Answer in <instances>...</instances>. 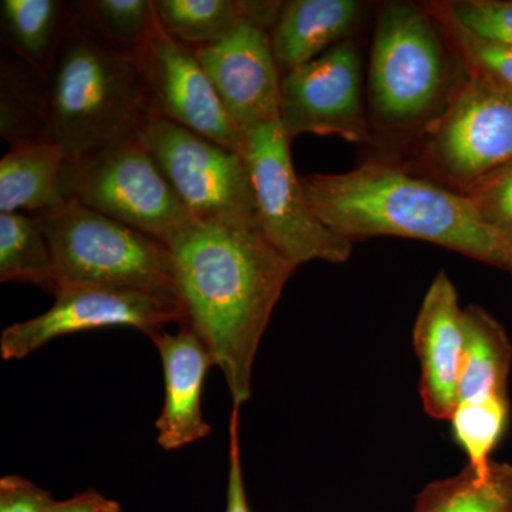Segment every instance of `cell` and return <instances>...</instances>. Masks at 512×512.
I'll return each mask as SVG.
<instances>
[{"label":"cell","instance_id":"6da1fadb","mask_svg":"<svg viewBox=\"0 0 512 512\" xmlns=\"http://www.w3.org/2000/svg\"><path fill=\"white\" fill-rule=\"evenodd\" d=\"M168 248L185 325L204 340L241 409L259 343L296 266L255 225L192 218Z\"/></svg>","mask_w":512,"mask_h":512},{"label":"cell","instance_id":"7a4b0ae2","mask_svg":"<svg viewBox=\"0 0 512 512\" xmlns=\"http://www.w3.org/2000/svg\"><path fill=\"white\" fill-rule=\"evenodd\" d=\"M301 183L316 217L349 241L419 239L512 271L511 249L484 224L470 198L437 181L370 161L348 173L308 175Z\"/></svg>","mask_w":512,"mask_h":512},{"label":"cell","instance_id":"3957f363","mask_svg":"<svg viewBox=\"0 0 512 512\" xmlns=\"http://www.w3.org/2000/svg\"><path fill=\"white\" fill-rule=\"evenodd\" d=\"M46 79L45 141L62 148L67 160L133 136L144 111L140 63L104 43L74 13Z\"/></svg>","mask_w":512,"mask_h":512},{"label":"cell","instance_id":"277c9868","mask_svg":"<svg viewBox=\"0 0 512 512\" xmlns=\"http://www.w3.org/2000/svg\"><path fill=\"white\" fill-rule=\"evenodd\" d=\"M32 217L52 249L59 286L127 289L183 303L164 242L76 200Z\"/></svg>","mask_w":512,"mask_h":512},{"label":"cell","instance_id":"5b68a950","mask_svg":"<svg viewBox=\"0 0 512 512\" xmlns=\"http://www.w3.org/2000/svg\"><path fill=\"white\" fill-rule=\"evenodd\" d=\"M443 40L426 6L412 2L380 6L370 53L369 101L383 126L409 130L443 106L451 80Z\"/></svg>","mask_w":512,"mask_h":512},{"label":"cell","instance_id":"8992f818","mask_svg":"<svg viewBox=\"0 0 512 512\" xmlns=\"http://www.w3.org/2000/svg\"><path fill=\"white\" fill-rule=\"evenodd\" d=\"M62 188L76 200L165 245L192 220L136 134L67 160Z\"/></svg>","mask_w":512,"mask_h":512},{"label":"cell","instance_id":"52a82bcc","mask_svg":"<svg viewBox=\"0 0 512 512\" xmlns=\"http://www.w3.org/2000/svg\"><path fill=\"white\" fill-rule=\"evenodd\" d=\"M134 134L192 218L259 227L242 154L150 111L140 114Z\"/></svg>","mask_w":512,"mask_h":512},{"label":"cell","instance_id":"ba28073f","mask_svg":"<svg viewBox=\"0 0 512 512\" xmlns=\"http://www.w3.org/2000/svg\"><path fill=\"white\" fill-rule=\"evenodd\" d=\"M242 156L254 188L259 228L279 254L296 268L311 261H348L353 242L330 231L312 211L281 121L249 131Z\"/></svg>","mask_w":512,"mask_h":512},{"label":"cell","instance_id":"9c48e42d","mask_svg":"<svg viewBox=\"0 0 512 512\" xmlns=\"http://www.w3.org/2000/svg\"><path fill=\"white\" fill-rule=\"evenodd\" d=\"M423 160L461 194L510 163L512 94L466 76L431 121Z\"/></svg>","mask_w":512,"mask_h":512},{"label":"cell","instance_id":"30bf717a","mask_svg":"<svg viewBox=\"0 0 512 512\" xmlns=\"http://www.w3.org/2000/svg\"><path fill=\"white\" fill-rule=\"evenodd\" d=\"M55 305L36 318L15 323L0 336L3 360H22L47 343L73 333L134 328L148 338L168 323H187L183 303L127 289L63 285Z\"/></svg>","mask_w":512,"mask_h":512},{"label":"cell","instance_id":"8fae6325","mask_svg":"<svg viewBox=\"0 0 512 512\" xmlns=\"http://www.w3.org/2000/svg\"><path fill=\"white\" fill-rule=\"evenodd\" d=\"M279 121L291 140L301 134L356 144L372 140L363 106L362 60L352 40L282 77Z\"/></svg>","mask_w":512,"mask_h":512},{"label":"cell","instance_id":"7c38bea8","mask_svg":"<svg viewBox=\"0 0 512 512\" xmlns=\"http://www.w3.org/2000/svg\"><path fill=\"white\" fill-rule=\"evenodd\" d=\"M138 63L144 111L242 154L245 134L229 116L194 49L168 35L157 22Z\"/></svg>","mask_w":512,"mask_h":512},{"label":"cell","instance_id":"4fadbf2b","mask_svg":"<svg viewBox=\"0 0 512 512\" xmlns=\"http://www.w3.org/2000/svg\"><path fill=\"white\" fill-rule=\"evenodd\" d=\"M194 52L245 136L262 124L279 120L282 77L272 50L271 30L242 20L227 36Z\"/></svg>","mask_w":512,"mask_h":512},{"label":"cell","instance_id":"5bb4252c","mask_svg":"<svg viewBox=\"0 0 512 512\" xmlns=\"http://www.w3.org/2000/svg\"><path fill=\"white\" fill-rule=\"evenodd\" d=\"M420 362V396L424 410L437 420L450 419L458 399V382L466 345V316L453 281L440 271L421 302L413 329Z\"/></svg>","mask_w":512,"mask_h":512},{"label":"cell","instance_id":"9a60e30c","mask_svg":"<svg viewBox=\"0 0 512 512\" xmlns=\"http://www.w3.org/2000/svg\"><path fill=\"white\" fill-rule=\"evenodd\" d=\"M150 339L160 353L164 375L157 441L165 451H174L205 439L212 431L202 416V390L215 360L190 325H181L178 333L158 330Z\"/></svg>","mask_w":512,"mask_h":512},{"label":"cell","instance_id":"2e32d148","mask_svg":"<svg viewBox=\"0 0 512 512\" xmlns=\"http://www.w3.org/2000/svg\"><path fill=\"white\" fill-rule=\"evenodd\" d=\"M357 0H291L271 30L279 70L289 73L348 40L362 15Z\"/></svg>","mask_w":512,"mask_h":512},{"label":"cell","instance_id":"e0dca14e","mask_svg":"<svg viewBox=\"0 0 512 512\" xmlns=\"http://www.w3.org/2000/svg\"><path fill=\"white\" fill-rule=\"evenodd\" d=\"M66 163L62 148L49 141L10 147L0 161V212L36 215L67 201L62 188Z\"/></svg>","mask_w":512,"mask_h":512},{"label":"cell","instance_id":"ac0fdd59","mask_svg":"<svg viewBox=\"0 0 512 512\" xmlns=\"http://www.w3.org/2000/svg\"><path fill=\"white\" fill-rule=\"evenodd\" d=\"M73 22L72 2L2 0L0 23L6 49L47 77Z\"/></svg>","mask_w":512,"mask_h":512},{"label":"cell","instance_id":"d6986e66","mask_svg":"<svg viewBox=\"0 0 512 512\" xmlns=\"http://www.w3.org/2000/svg\"><path fill=\"white\" fill-rule=\"evenodd\" d=\"M466 345L458 402L508 394L512 346L503 326L477 305L464 309Z\"/></svg>","mask_w":512,"mask_h":512},{"label":"cell","instance_id":"ffe728a7","mask_svg":"<svg viewBox=\"0 0 512 512\" xmlns=\"http://www.w3.org/2000/svg\"><path fill=\"white\" fill-rule=\"evenodd\" d=\"M47 79L3 50L0 63V136L10 146L45 141Z\"/></svg>","mask_w":512,"mask_h":512},{"label":"cell","instance_id":"44dd1931","mask_svg":"<svg viewBox=\"0 0 512 512\" xmlns=\"http://www.w3.org/2000/svg\"><path fill=\"white\" fill-rule=\"evenodd\" d=\"M413 512H512V464L491 463L483 473L466 467L431 483Z\"/></svg>","mask_w":512,"mask_h":512},{"label":"cell","instance_id":"7402d4cb","mask_svg":"<svg viewBox=\"0 0 512 512\" xmlns=\"http://www.w3.org/2000/svg\"><path fill=\"white\" fill-rule=\"evenodd\" d=\"M0 281L53 293L59 289L52 249L32 215L0 212Z\"/></svg>","mask_w":512,"mask_h":512},{"label":"cell","instance_id":"603a6c76","mask_svg":"<svg viewBox=\"0 0 512 512\" xmlns=\"http://www.w3.org/2000/svg\"><path fill=\"white\" fill-rule=\"evenodd\" d=\"M72 9L104 43L137 59L158 22L151 0H80Z\"/></svg>","mask_w":512,"mask_h":512},{"label":"cell","instance_id":"cb8c5ba5","mask_svg":"<svg viewBox=\"0 0 512 512\" xmlns=\"http://www.w3.org/2000/svg\"><path fill=\"white\" fill-rule=\"evenodd\" d=\"M161 28L191 49L227 36L244 18L241 0H156Z\"/></svg>","mask_w":512,"mask_h":512},{"label":"cell","instance_id":"d4e9b609","mask_svg":"<svg viewBox=\"0 0 512 512\" xmlns=\"http://www.w3.org/2000/svg\"><path fill=\"white\" fill-rule=\"evenodd\" d=\"M444 40L463 63L467 77L512 94V46L484 39L447 15L436 2L426 6Z\"/></svg>","mask_w":512,"mask_h":512},{"label":"cell","instance_id":"484cf974","mask_svg":"<svg viewBox=\"0 0 512 512\" xmlns=\"http://www.w3.org/2000/svg\"><path fill=\"white\" fill-rule=\"evenodd\" d=\"M454 440L466 453L467 466L483 473L491 466V453L503 439L510 420L508 394L458 402L450 416Z\"/></svg>","mask_w":512,"mask_h":512},{"label":"cell","instance_id":"4316f807","mask_svg":"<svg viewBox=\"0 0 512 512\" xmlns=\"http://www.w3.org/2000/svg\"><path fill=\"white\" fill-rule=\"evenodd\" d=\"M481 220L512 251V161L466 192Z\"/></svg>","mask_w":512,"mask_h":512},{"label":"cell","instance_id":"83f0119b","mask_svg":"<svg viewBox=\"0 0 512 512\" xmlns=\"http://www.w3.org/2000/svg\"><path fill=\"white\" fill-rule=\"evenodd\" d=\"M460 25L484 39L512 46V0L436 2Z\"/></svg>","mask_w":512,"mask_h":512},{"label":"cell","instance_id":"f1b7e54d","mask_svg":"<svg viewBox=\"0 0 512 512\" xmlns=\"http://www.w3.org/2000/svg\"><path fill=\"white\" fill-rule=\"evenodd\" d=\"M52 494L28 478L6 476L0 480V512H49Z\"/></svg>","mask_w":512,"mask_h":512},{"label":"cell","instance_id":"f546056e","mask_svg":"<svg viewBox=\"0 0 512 512\" xmlns=\"http://www.w3.org/2000/svg\"><path fill=\"white\" fill-rule=\"evenodd\" d=\"M239 412L232 409L229 419V470L227 488V510L225 512H251L247 490H245L244 471H242L241 443H239Z\"/></svg>","mask_w":512,"mask_h":512},{"label":"cell","instance_id":"4dcf8cb0","mask_svg":"<svg viewBox=\"0 0 512 512\" xmlns=\"http://www.w3.org/2000/svg\"><path fill=\"white\" fill-rule=\"evenodd\" d=\"M49 512H121V507L116 501L89 490L74 495L69 500L55 501Z\"/></svg>","mask_w":512,"mask_h":512},{"label":"cell","instance_id":"1f68e13d","mask_svg":"<svg viewBox=\"0 0 512 512\" xmlns=\"http://www.w3.org/2000/svg\"><path fill=\"white\" fill-rule=\"evenodd\" d=\"M511 274H512V271H511Z\"/></svg>","mask_w":512,"mask_h":512}]
</instances>
